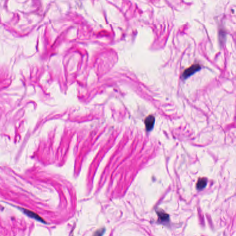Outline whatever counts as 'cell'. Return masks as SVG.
<instances>
[{
    "label": "cell",
    "mask_w": 236,
    "mask_h": 236,
    "mask_svg": "<svg viewBox=\"0 0 236 236\" xmlns=\"http://www.w3.org/2000/svg\"><path fill=\"white\" fill-rule=\"evenodd\" d=\"M201 69V66L199 64H193L189 68L184 70L182 73V77L184 79H186L194 74Z\"/></svg>",
    "instance_id": "obj_1"
},
{
    "label": "cell",
    "mask_w": 236,
    "mask_h": 236,
    "mask_svg": "<svg viewBox=\"0 0 236 236\" xmlns=\"http://www.w3.org/2000/svg\"><path fill=\"white\" fill-rule=\"evenodd\" d=\"M23 212L26 214L28 216L32 218L33 219H35L37 220V221H39V222H42L43 223L46 224V222L43 220L42 217L40 216L39 214H37L35 212H33L32 211L29 210L28 209H24V208H21Z\"/></svg>",
    "instance_id": "obj_2"
},
{
    "label": "cell",
    "mask_w": 236,
    "mask_h": 236,
    "mask_svg": "<svg viewBox=\"0 0 236 236\" xmlns=\"http://www.w3.org/2000/svg\"><path fill=\"white\" fill-rule=\"evenodd\" d=\"M155 117L153 115H149L146 118L144 122L147 130L149 131L152 129L155 123Z\"/></svg>",
    "instance_id": "obj_3"
},
{
    "label": "cell",
    "mask_w": 236,
    "mask_h": 236,
    "mask_svg": "<svg viewBox=\"0 0 236 236\" xmlns=\"http://www.w3.org/2000/svg\"><path fill=\"white\" fill-rule=\"evenodd\" d=\"M157 214L160 221L162 222H166L169 221V216L168 214L165 213L163 211H160L157 212Z\"/></svg>",
    "instance_id": "obj_4"
},
{
    "label": "cell",
    "mask_w": 236,
    "mask_h": 236,
    "mask_svg": "<svg viewBox=\"0 0 236 236\" xmlns=\"http://www.w3.org/2000/svg\"><path fill=\"white\" fill-rule=\"evenodd\" d=\"M207 179L205 178L200 179L197 184V188L198 190H202L207 185Z\"/></svg>",
    "instance_id": "obj_5"
},
{
    "label": "cell",
    "mask_w": 236,
    "mask_h": 236,
    "mask_svg": "<svg viewBox=\"0 0 236 236\" xmlns=\"http://www.w3.org/2000/svg\"><path fill=\"white\" fill-rule=\"evenodd\" d=\"M105 231V228H101L95 232L93 236H102Z\"/></svg>",
    "instance_id": "obj_6"
}]
</instances>
